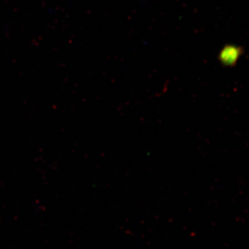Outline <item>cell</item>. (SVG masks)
Segmentation results:
<instances>
[{
    "label": "cell",
    "mask_w": 249,
    "mask_h": 249,
    "mask_svg": "<svg viewBox=\"0 0 249 249\" xmlns=\"http://www.w3.org/2000/svg\"><path fill=\"white\" fill-rule=\"evenodd\" d=\"M243 54V49L236 45H226L219 52L218 60L224 67L235 66Z\"/></svg>",
    "instance_id": "1"
}]
</instances>
